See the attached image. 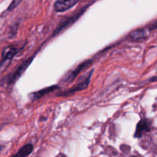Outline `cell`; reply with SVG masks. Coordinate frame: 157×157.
<instances>
[{
    "instance_id": "cell-13",
    "label": "cell",
    "mask_w": 157,
    "mask_h": 157,
    "mask_svg": "<svg viewBox=\"0 0 157 157\" xmlns=\"http://www.w3.org/2000/svg\"><path fill=\"white\" fill-rule=\"evenodd\" d=\"M64 1H70V0H64Z\"/></svg>"
},
{
    "instance_id": "cell-11",
    "label": "cell",
    "mask_w": 157,
    "mask_h": 157,
    "mask_svg": "<svg viewBox=\"0 0 157 157\" xmlns=\"http://www.w3.org/2000/svg\"><path fill=\"white\" fill-rule=\"evenodd\" d=\"M21 1L22 0H12V2L9 5V8H8V11H12L13 9H15L21 3Z\"/></svg>"
},
{
    "instance_id": "cell-8",
    "label": "cell",
    "mask_w": 157,
    "mask_h": 157,
    "mask_svg": "<svg viewBox=\"0 0 157 157\" xmlns=\"http://www.w3.org/2000/svg\"><path fill=\"white\" fill-rule=\"evenodd\" d=\"M78 0H70V1H64V0H58L55 4V9L56 12H64L67 9H71L75 4H76Z\"/></svg>"
},
{
    "instance_id": "cell-4",
    "label": "cell",
    "mask_w": 157,
    "mask_h": 157,
    "mask_svg": "<svg viewBox=\"0 0 157 157\" xmlns=\"http://www.w3.org/2000/svg\"><path fill=\"white\" fill-rule=\"evenodd\" d=\"M92 61H93V60L92 59L87 60V61L82 62L81 64H79L78 66H77V67H75L74 70H72L71 71L69 72L68 75H67V76L64 78V81L67 83L71 82V81H73V80L75 79L77 76H78V75L80 73V72L82 71L84 69H85L87 66H89L90 64H91Z\"/></svg>"
},
{
    "instance_id": "cell-3",
    "label": "cell",
    "mask_w": 157,
    "mask_h": 157,
    "mask_svg": "<svg viewBox=\"0 0 157 157\" xmlns=\"http://www.w3.org/2000/svg\"><path fill=\"white\" fill-rule=\"evenodd\" d=\"M151 130V122L148 119H142L140 121V122L136 126V130L135 132L134 136L136 138H140L144 136L145 133H149Z\"/></svg>"
},
{
    "instance_id": "cell-14",
    "label": "cell",
    "mask_w": 157,
    "mask_h": 157,
    "mask_svg": "<svg viewBox=\"0 0 157 157\" xmlns=\"http://www.w3.org/2000/svg\"><path fill=\"white\" fill-rule=\"evenodd\" d=\"M131 157H137V156H131Z\"/></svg>"
},
{
    "instance_id": "cell-7",
    "label": "cell",
    "mask_w": 157,
    "mask_h": 157,
    "mask_svg": "<svg viewBox=\"0 0 157 157\" xmlns=\"http://www.w3.org/2000/svg\"><path fill=\"white\" fill-rule=\"evenodd\" d=\"M33 58L34 57H32V58H29V59L26 60V61H25V62H23L22 64H21V65L19 66V67H18V68L15 70V71L14 72L13 74H12V76L9 78V84H13L15 82V81H17V80L18 79V78L21 77V75H22L23 72L25 71L27 69V67H29V64L32 63V60H33Z\"/></svg>"
},
{
    "instance_id": "cell-2",
    "label": "cell",
    "mask_w": 157,
    "mask_h": 157,
    "mask_svg": "<svg viewBox=\"0 0 157 157\" xmlns=\"http://www.w3.org/2000/svg\"><path fill=\"white\" fill-rule=\"evenodd\" d=\"M84 11H85V9H82V10L80 11L78 13L75 14V15H73V16L68 17V18H65V19L63 20L62 21H61V23L58 25V26L57 27V29H55V32H54V35H57V34H58V33H60L61 31L64 30L66 28L69 27L71 25L73 24L74 22H75V21H76L78 19V18H79V17L81 16V15H82L83 13H84Z\"/></svg>"
},
{
    "instance_id": "cell-1",
    "label": "cell",
    "mask_w": 157,
    "mask_h": 157,
    "mask_svg": "<svg viewBox=\"0 0 157 157\" xmlns=\"http://www.w3.org/2000/svg\"><path fill=\"white\" fill-rule=\"evenodd\" d=\"M93 70L90 71L87 74H86L84 76H83L81 78V81L78 83L75 87H73L72 88L69 89V90H65L64 91L63 93L59 94H58V96H62V97H67V96H70V95L73 94L74 93L77 91H81V90H84V89L87 88L88 87V84H90V78L92 76V74H93Z\"/></svg>"
},
{
    "instance_id": "cell-12",
    "label": "cell",
    "mask_w": 157,
    "mask_h": 157,
    "mask_svg": "<svg viewBox=\"0 0 157 157\" xmlns=\"http://www.w3.org/2000/svg\"><path fill=\"white\" fill-rule=\"evenodd\" d=\"M56 157H67V156H66L64 154H63V153H59V154H58Z\"/></svg>"
},
{
    "instance_id": "cell-5",
    "label": "cell",
    "mask_w": 157,
    "mask_h": 157,
    "mask_svg": "<svg viewBox=\"0 0 157 157\" xmlns=\"http://www.w3.org/2000/svg\"><path fill=\"white\" fill-rule=\"evenodd\" d=\"M150 30L147 29H137L130 34V39L135 42H143L150 37Z\"/></svg>"
},
{
    "instance_id": "cell-6",
    "label": "cell",
    "mask_w": 157,
    "mask_h": 157,
    "mask_svg": "<svg viewBox=\"0 0 157 157\" xmlns=\"http://www.w3.org/2000/svg\"><path fill=\"white\" fill-rule=\"evenodd\" d=\"M18 50L12 46L5 48L2 52V59H1V66L4 67V64H7L8 62H10L15 55L18 53Z\"/></svg>"
},
{
    "instance_id": "cell-9",
    "label": "cell",
    "mask_w": 157,
    "mask_h": 157,
    "mask_svg": "<svg viewBox=\"0 0 157 157\" xmlns=\"http://www.w3.org/2000/svg\"><path fill=\"white\" fill-rule=\"evenodd\" d=\"M58 86H55V85L52 86V87H45V88L41 89V90H38V91L34 92V93H32V94L30 95V97H31V98H32V100L35 101V100L40 99V98H41L43 96H44V95L47 94L54 91V90H56V89H58Z\"/></svg>"
},
{
    "instance_id": "cell-10",
    "label": "cell",
    "mask_w": 157,
    "mask_h": 157,
    "mask_svg": "<svg viewBox=\"0 0 157 157\" xmlns=\"http://www.w3.org/2000/svg\"><path fill=\"white\" fill-rule=\"evenodd\" d=\"M32 151H33V145L31 144H26L18 150V153H15L12 157H26L30 155Z\"/></svg>"
}]
</instances>
